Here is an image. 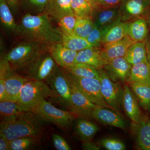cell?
Here are the masks:
<instances>
[{
  "instance_id": "obj_17",
  "label": "cell",
  "mask_w": 150,
  "mask_h": 150,
  "mask_svg": "<svg viewBox=\"0 0 150 150\" xmlns=\"http://www.w3.org/2000/svg\"><path fill=\"white\" fill-rule=\"evenodd\" d=\"M46 48L59 67L66 68L75 64L77 51L69 49L62 43H53Z\"/></svg>"
},
{
  "instance_id": "obj_10",
  "label": "cell",
  "mask_w": 150,
  "mask_h": 150,
  "mask_svg": "<svg viewBox=\"0 0 150 150\" xmlns=\"http://www.w3.org/2000/svg\"><path fill=\"white\" fill-rule=\"evenodd\" d=\"M66 73L69 82L71 90V103L69 111L79 118H92V112L96 105L92 102L84 94L67 73Z\"/></svg>"
},
{
  "instance_id": "obj_11",
  "label": "cell",
  "mask_w": 150,
  "mask_h": 150,
  "mask_svg": "<svg viewBox=\"0 0 150 150\" xmlns=\"http://www.w3.org/2000/svg\"><path fill=\"white\" fill-rule=\"evenodd\" d=\"M67 74L81 91L92 102L96 105L112 109L103 96L99 79L80 77L68 73Z\"/></svg>"
},
{
  "instance_id": "obj_18",
  "label": "cell",
  "mask_w": 150,
  "mask_h": 150,
  "mask_svg": "<svg viewBox=\"0 0 150 150\" xmlns=\"http://www.w3.org/2000/svg\"><path fill=\"white\" fill-rule=\"evenodd\" d=\"M133 125L137 147L140 150H150V118L149 115H142L139 123H133Z\"/></svg>"
},
{
  "instance_id": "obj_41",
  "label": "cell",
  "mask_w": 150,
  "mask_h": 150,
  "mask_svg": "<svg viewBox=\"0 0 150 150\" xmlns=\"http://www.w3.org/2000/svg\"><path fill=\"white\" fill-rule=\"evenodd\" d=\"M13 15L18 14L21 9L20 0H6Z\"/></svg>"
},
{
  "instance_id": "obj_24",
  "label": "cell",
  "mask_w": 150,
  "mask_h": 150,
  "mask_svg": "<svg viewBox=\"0 0 150 150\" xmlns=\"http://www.w3.org/2000/svg\"><path fill=\"white\" fill-rule=\"evenodd\" d=\"M79 118L75 124V133L82 142L91 141L99 131V127L86 119Z\"/></svg>"
},
{
  "instance_id": "obj_26",
  "label": "cell",
  "mask_w": 150,
  "mask_h": 150,
  "mask_svg": "<svg viewBox=\"0 0 150 150\" xmlns=\"http://www.w3.org/2000/svg\"><path fill=\"white\" fill-rule=\"evenodd\" d=\"M124 58L132 66L147 61L145 41H137L132 44Z\"/></svg>"
},
{
  "instance_id": "obj_27",
  "label": "cell",
  "mask_w": 150,
  "mask_h": 150,
  "mask_svg": "<svg viewBox=\"0 0 150 150\" xmlns=\"http://www.w3.org/2000/svg\"><path fill=\"white\" fill-rule=\"evenodd\" d=\"M63 69L66 72L76 76L99 79V69L85 64L75 63L70 67Z\"/></svg>"
},
{
  "instance_id": "obj_3",
  "label": "cell",
  "mask_w": 150,
  "mask_h": 150,
  "mask_svg": "<svg viewBox=\"0 0 150 150\" xmlns=\"http://www.w3.org/2000/svg\"><path fill=\"white\" fill-rule=\"evenodd\" d=\"M47 49L46 46L40 43L23 40L1 55V59L8 62L12 69L16 71Z\"/></svg>"
},
{
  "instance_id": "obj_20",
  "label": "cell",
  "mask_w": 150,
  "mask_h": 150,
  "mask_svg": "<svg viewBox=\"0 0 150 150\" xmlns=\"http://www.w3.org/2000/svg\"><path fill=\"white\" fill-rule=\"evenodd\" d=\"M93 19L95 25L100 28L108 27L121 20L119 9L97 8L94 11Z\"/></svg>"
},
{
  "instance_id": "obj_4",
  "label": "cell",
  "mask_w": 150,
  "mask_h": 150,
  "mask_svg": "<svg viewBox=\"0 0 150 150\" xmlns=\"http://www.w3.org/2000/svg\"><path fill=\"white\" fill-rule=\"evenodd\" d=\"M59 67L47 49L16 72L30 79L46 82Z\"/></svg>"
},
{
  "instance_id": "obj_8",
  "label": "cell",
  "mask_w": 150,
  "mask_h": 150,
  "mask_svg": "<svg viewBox=\"0 0 150 150\" xmlns=\"http://www.w3.org/2000/svg\"><path fill=\"white\" fill-rule=\"evenodd\" d=\"M0 79H3L4 81L8 100L17 102L23 87L30 79L13 69L8 62L2 59L0 61Z\"/></svg>"
},
{
  "instance_id": "obj_46",
  "label": "cell",
  "mask_w": 150,
  "mask_h": 150,
  "mask_svg": "<svg viewBox=\"0 0 150 150\" xmlns=\"http://www.w3.org/2000/svg\"><path fill=\"white\" fill-rule=\"evenodd\" d=\"M94 9L97 8L98 0H85Z\"/></svg>"
},
{
  "instance_id": "obj_21",
  "label": "cell",
  "mask_w": 150,
  "mask_h": 150,
  "mask_svg": "<svg viewBox=\"0 0 150 150\" xmlns=\"http://www.w3.org/2000/svg\"><path fill=\"white\" fill-rule=\"evenodd\" d=\"M101 49L91 47L78 51L75 63L85 64L98 69H103L105 62L100 57Z\"/></svg>"
},
{
  "instance_id": "obj_5",
  "label": "cell",
  "mask_w": 150,
  "mask_h": 150,
  "mask_svg": "<svg viewBox=\"0 0 150 150\" xmlns=\"http://www.w3.org/2000/svg\"><path fill=\"white\" fill-rule=\"evenodd\" d=\"M52 96V91L45 82L30 79L23 87L18 103L24 111H32L43 100Z\"/></svg>"
},
{
  "instance_id": "obj_38",
  "label": "cell",
  "mask_w": 150,
  "mask_h": 150,
  "mask_svg": "<svg viewBox=\"0 0 150 150\" xmlns=\"http://www.w3.org/2000/svg\"><path fill=\"white\" fill-rule=\"evenodd\" d=\"M100 144L108 150H125L126 146L122 141L112 137H106L100 140Z\"/></svg>"
},
{
  "instance_id": "obj_40",
  "label": "cell",
  "mask_w": 150,
  "mask_h": 150,
  "mask_svg": "<svg viewBox=\"0 0 150 150\" xmlns=\"http://www.w3.org/2000/svg\"><path fill=\"white\" fill-rule=\"evenodd\" d=\"M123 0H98V7L99 8H118Z\"/></svg>"
},
{
  "instance_id": "obj_44",
  "label": "cell",
  "mask_w": 150,
  "mask_h": 150,
  "mask_svg": "<svg viewBox=\"0 0 150 150\" xmlns=\"http://www.w3.org/2000/svg\"><path fill=\"white\" fill-rule=\"evenodd\" d=\"M7 100L8 99L6 93L4 81L3 79H0V101Z\"/></svg>"
},
{
  "instance_id": "obj_7",
  "label": "cell",
  "mask_w": 150,
  "mask_h": 150,
  "mask_svg": "<svg viewBox=\"0 0 150 150\" xmlns=\"http://www.w3.org/2000/svg\"><path fill=\"white\" fill-rule=\"evenodd\" d=\"M46 83L52 92L49 100L69 110L71 103V87L64 70L59 66Z\"/></svg>"
},
{
  "instance_id": "obj_37",
  "label": "cell",
  "mask_w": 150,
  "mask_h": 150,
  "mask_svg": "<svg viewBox=\"0 0 150 150\" xmlns=\"http://www.w3.org/2000/svg\"><path fill=\"white\" fill-rule=\"evenodd\" d=\"M76 17L71 15L63 17L57 22L59 29L65 34H72L74 33V28Z\"/></svg>"
},
{
  "instance_id": "obj_47",
  "label": "cell",
  "mask_w": 150,
  "mask_h": 150,
  "mask_svg": "<svg viewBox=\"0 0 150 150\" xmlns=\"http://www.w3.org/2000/svg\"><path fill=\"white\" fill-rule=\"evenodd\" d=\"M146 20L147 22L149 25L150 26V11L149 13H148Z\"/></svg>"
},
{
  "instance_id": "obj_39",
  "label": "cell",
  "mask_w": 150,
  "mask_h": 150,
  "mask_svg": "<svg viewBox=\"0 0 150 150\" xmlns=\"http://www.w3.org/2000/svg\"><path fill=\"white\" fill-rule=\"evenodd\" d=\"M52 142L54 147L57 150H71V148L62 137L57 134L52 135Z\"/></svg>"
},
{
  "instance_id": "obj_2",
  "label": "cell",
  "mask_w": 150,
  "mask_h": 150,
  "mask_svg": "<svg viewBox=\"0 0 150 150\" xmlns=\"http://www.w3.org/2000/svg\"><path fill=\"white\" fill-rule=\"evenodd\" d=\"M45 132L44 123L32 111H24L15 116L1 119L0 134L9 141L20 137L41 138Z\"/></svg>"
},
{
  "instance_id": "obj_35",
  "label": "cell",
  "mask_w": 150,
  "mask_h": 150,
  "mask_svg": "<svg viewBox=\"0 0 150 150\" xmlns=\"http://www.w3.org/2000/svg\"><path fill=\"white\" fill-rule=\"evenodd\" d=\"M24 111L18 102L9 100L0 101L1 119L15 116Z\"/></svg>"
},
{
  "instance_id": "obj_13",
  "label": "cell",
  "mask_w": 150,
  "mask_h": 150,
  "mask_svg": "<svg viewBox=\"0 0 150 150\" xmlns=\"http://www.w3.org/2000/svg\"><path fill=\"white\" fill-rule=\"evenodd\" d=\"M132 66L124 57H120L105 63L103 69L111 80L124 83L129 77Z\"/></svg>"
},
{
  "instance_id": "obj_14",
  "label": "cell",
  "mask_w": 150,
  "mask_h": 150,
  "mask_svg": "<svg viewBox=\"0 0 150 150\" xmlns=\"http://www.w3.org/2000/svg\"><path fill=\"white\" fill-rule=\"evenodd\" d=\"M136 42L127 35L121 40L105 44L101 48L100 57L105 64L112 59L124 57L130 46Z\"/></svg>"
},
{
  "instance_id": "obj_22",
  "label": "cell",
  "mask_w": 150,
  "mask_h": 150,
  "mask_svg": "<svg viewBox=\"0 0 150 150\" xmlns=\"http://www.w3.org/2000/svg\"><path fill=\"white\" fill-rule=\"evenodd\" d=\"M130 22L118 21L108 28L102 40L103 46L121 40L128 35Z\"/></svg>"
},
{
  "instance_id": "obj_32",
  "label": "cell",
  "mask_w": 150,
  "mask_h": 150,
  "mask_svg": "<svg viewBox=\"0 0 150 150\" xmlns=\"http://www.w3.org/2000/svg\"><path fill=\"white\" fill-rule=\"evenodd\" d=\"M76 17L74 33L86 39L94 27L93 19L91 17Z\"/></svg>"
},
{
  "instance_id": "obj_23",
  "label": "cell",
  "mask_w": 150,
  "mask_h": 150,
  "mask_svg": "<svg viewBox=\"0 0 150 150\" xmlns=\"http://www.w3.org/2000/svg\"><path fill=\"white\" fill-rule=\"evenodd\" d=\"M126 83H134L150 86V67L147 61L133 65Z\"/></svg>"
},
{
  "instance_id": "obj_45",
  "label": "cell",
  "mask_w": 150,
  "mask_h": 150,
  "mask_svg": "<svg viewBox=\"0 0 150 150\" xmlns=\"http://www.w3.org/2000/svg\"><path fill=\"white\" fill-rule=\"evenodd\" d=\"M146 49L147 60L150 67V38L148 36L145 41Z\"/></svg>"
},
{
  "instance_id": "obj_19",
  "label": "cell",
  "mask_w": 150,
  "mask_h": 150,
  "mask_svg": "<svg viewBox=\"0 0 150 150\" xmlns=\"http://www.w3.org/2000/svg\"><path fill=\"white\" fill-rule=\"evenodd\" d=\"M71 3V0H48L43 13L57 22L66 16L74 15Z\"/></svg>"
},
{
  "instance_id": "obj_31",
  "label": "cell",
  "mask_w": 150,
  "mask_h": 150,
  "mask_svg": "<svg viewBox=\"0 0 150 150\" xmlns=\"http://www.w3.org/2000/svg\"><path fill=\"white\" fill-rule=\"evenodd\" d=\"M41 138L29 136L15 139L10 142V150L34 149L40 145Z\"/></svg>"
},
{
  "instance_id": "obj_42",
  "label": "cell",
  "mask_w": 150,
  "mask_h": 150,
  "mask_svg": "<svg viewBox=\"0 0 150 150\" xmlns=\"http://www.w3.org/2000/svg\"><path fill=\"white\" fill-rule=\"evenodd\" d=\"M82 148L84 150H100V147L91 141L83 142Z\"/></svg>"
},
{
  "instance_id": "obj_30",
  "label": "cell",
  "mask_w": 150,
  "mask_h": 150,
  "mask_svg": "<svg viewBox=\"0 0 150 150\" xmlns=\"http://www.w3.org/2000/svg\"><path fill=\"white\" fill-rule=\"evenodd\" d=\"M62 44L73 51L78 52L92 47L86 39L76 35L75 33L65 34L62 33Z\"/></svg>"
},
{
  "instance_id": "obj_1",
  "label": "cell",
  "mask_w": 150,
  "mask_h": 150,
  "mask_svg": "<svg viewBox=\"0 0 150 150\" xmlns=\"http://www.w3.org/2000/svg\"><path fill=\"white\" fill-rule=\"evenodd\" d=\"M51 20L44 13H25L22 17L14 34L23 40L34 41L46 46L62 43V33L54 27Z\"/></svg>"
},
{
  "instance_id": "obj_29",
  "label": "cell",
  "mask_w": 150,
  "mask_h": 150,
  "mask_svg": "<svg viewBox=\"0 0 150 150\" xmlns=\"http://www.w3.org/2000/svg\"><path fill=\"white\" fill-rule=\"evenodd\" d=\"M6 0H0V21L2 27L10 32H14L17 23Z\"/></svg>"
},
{
  "instance_id": "obj_9",
  "label": "cell",
  "mask_w": 150,
  "mask_h": 150,
  "mask_svg": "<svg viewBox=\"0 0 150 150\" xmlns=\"http://www.w3.org/2000/svg\"><path fill=\"white\" fill-rule=\"evenodd\" d=\"M99 71L101 92L103 98L113 110L122 115L123 87L121 83L111 80L103 68L99 69Z\"/></svg>"
},
{
  "instance_id": "obj_12",
  "label": "cell",
  "mask_w": 150,
  "mask_h": 150,
  "mask_svg": "<svg viewBox=\"0 0 150 150\" xmlns=\"http://www.w3.org/2000/svg\"><path fill=\"white\" fill-rule=\"evenodd\" d=\"M119 9L121 21L146 19L150 11V0H123Z\"/></svg>"
},
{
  "instance_id": "obj_28",
  "label": "cell",
  "mask_w": 150,
  "mask_h": 150,
  "mask_svg": "<svg viewBox=\"0 0 150 150\" xmlns=\"http://www.w3.org/2000/svg\"><path fill=\"white\" fill-rule=\"evenodd\" d=\"M127 84L137 97L140 106L150 112V86L134 83Z\"/></svg>"
},
{
  "instance_id": "obj_43",
  "label": "cell",
  "mask_w": 150,
  "mask_h": 150,
  "mask_svg": "<svg viewBox=\"0 0 150 150\" xmlns=\"http://www.w3.org/2000/svg\"><path fill=\"white\" fill-rule=\"evenodd\" d=\"M10 142L4 135L0 134V150H10Z\"/></svg>"
},
{
  "instance_id": "obj_16",
  "label": "cell",
  "mask_w": 150,
  "mask_h": 150,
  "mask_svg": "<svg viewBox=\"0 0 150 150\" xmlns=\"http://www.w3.org/2000/svg\"><path fill=\"white\" fill-rule=\"evenodd\" d=\"M92 118L108 126L123 129L126 128V122L121 115L108 108L96 105L92 112Z\"/></svg>"
},
{
  "instance_id": "obj_33",
  "label": "cell",
  "mask_w": 150,
  "mask_h": 150,
  "mask_svg": "<svg viewBox=\"0 0 150 150\" xmlns=\"http://www.w3.org/2000/svg\"><path fill=\"white\" fill-rule=\"evenodd\" d=\"M71 7L75 16L93 18L94 9L85 0H71Z\"/></svg>"
},
{
  "instance_id": "obj_15",
  "label": "cell",
  "mask_w": 150,
  "mask_h": 150,
  "mask_svg": "<svg viewBox=\"0 0 150 150\" xmlns=\"http://www.w3.org/2000/svg\"><path fill=\"white\" fill-rule=\"evenodd\" d=\"M139 101L128 84L123 86L122 105L127 116L133 123H139L142 117Z\"/></svg>"
},
{
  "instance_id": "obj_25",
  "label": "cell",
  "mask_w": 150,
  "mask_h": 150,
  "mask_svg": "<svg viewBox=\"0 0 150 150\" xmlns=\"http://www.w3.org/2000/svg\"><path fill=\"white\" fill-rule=\"evenodd\" d=\"M146 20L140 18L129 22L128 35L135 41H145L149 36V30Z\"/></svg>"
},
{
  "instance_id": "obj_34",
  "label": "cell",
  "mask_w": 150,
  "mask_h": 150,
  "mask_svg": "<svg viewBox=\"0 0 150 150\" xmlns=\"http://www.w3.org/2000/svg\"><path fill=\"white\" fill-rule=\"evenodd\" d=\"M48 0H20L21 9L25 13H43Z\"/></svg>"
},
{
  "instance_id": "obj_36",
  "label": "cell",
  "mask_w": 150,
  "mask_h": 150,
  "mask_svg": "<svg viewBox=\"0 0 150 150\" xmlns=\"http://www.w3.org/2000/svg\"><path fill=\"white\" fill-rule=\"evenodd\" d=\"M109 26L100 28L94 25L93 29L86 38L92 47L100 48H102L103 38L105 33Z\"/></svg>"
},
{
  "instance_id": "obj_6",
  "label": "cell",
  "mask_w": 150,
  "mask_h": 150,
  "mask_svg": "<svg viewBox=\"0 0 150 150\" xmlns=\"http://www.w3.org/2000/svg\"><path fill=\"white\" fill-rule=\"evenodd\" d=\"M32 111L43 123H52L62 129L69 128L76 117L70 111L57 108L46 99Z\"/></svg>"
}]
</instances>
